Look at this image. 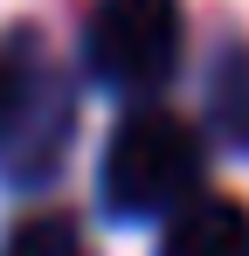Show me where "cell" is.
Instances as JSON below:
<instances>
[{
    "label": "cell",
    "instance_id": "1",
    "mask_svg": "<svg viewBox=\"0 0 249 256\" xmlns=\"http://www.w3.org/2000/svg\"><path fill=\"white\" fill-rule=\"evenodd\" d=\"M201 173H208L201 132L166 104H138L118 118L111 146H104L97 201L111 222H173L201 194Z\"/></svg>",
    "mask_w": 249,
    "mask_h": 256
},
{
    "label": "cell",
    "instance_id": "5",
    "mask_svg": "<svg viewBox=\"0 0 249 256\" xmlns=\"http://www.w3.org/2000/svg\"><path fill=\"white\" fill-rule=\"evenodd\" d=\"M0 256H90V236H83L70 214H28L0 242Z\"/></svg>",
    "mask_w": 249,
    "mask_h": 256
},
{
    "label": "cell",
    "instance_id": "4",
    "mask_svg": "<svg viewBox=\"0 0 249 256\" xmlns=\"http://www.w3.org/2000/svg\"><path fill=\"white\" fill-rule=\"evenodd\" d=\"M208 125L222 146L249 152V42L228 48L214 70H208Z\"/></svg>",
    "mask_w": 249,
    "mask_h": 256
},
{
    "label": "cell",
    "instance_id": "3",
    "mask_svg": "<svg viewBox=\"0 0 249 256\" xmlns=\"http://www.w3.org/2000/svg\"><path fill=\"white\" fill-rule=\"evenodd\" d=\"M160 256H249V208L228 194H194L160 222Z\"/></svg>",
    "mask_w": 249,
    "mask_h": 256
},
{
    "label": "cell",
    "instance_id": "6",
    "mask_svg": "<svg viewBox=\"0 0 249 256\" xmlns=\"http://www.w3.org/2000/svg\"><path fill=\"white\" fill-rule=\"evenodd\" d=\"M35 62H21V56H7L0 48V146H7V132L21 125V111H28V97H35Z\"/></svg>",
    "mask_w": 249,
    "mask_h": 256
},
{
    "label": "cell",
    "instance_id": "2",
    "mask_svg": "<svg viewBox=\"0 0 249 256\" xmlns=\"http://www.w3.org/2000/svg\"><path fill=\"white\" fill-rule=\"evenodd\" d=\"M187 21L180 0H97L83 21V70L118 97H152L180 70Z\"/></svg>",
    "mask_w": 249,
    "mask_h": 256
}]
</instances>
